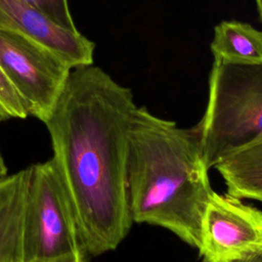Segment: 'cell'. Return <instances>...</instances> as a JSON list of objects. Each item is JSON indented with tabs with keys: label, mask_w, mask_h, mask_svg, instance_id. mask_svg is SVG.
<instances>
[{
	"label": "cell",
	"mask_w": 262,
	"mask_h": 262,
	"mask_svg": "<svg viewBox=\"0 0 262 262\" xmlns=\"http://www.w3.org/2000/svg\"><path fill=\"white\" fill-rule=\"evenodd\" d=\"M130 88L92 64L73 68L44 124L88 258L115 250L133 221L127 191Z\"/></svg>",
	"instance_id": "6da1fadb"
},
{
	"label": "cell",
	"mask_w": 262,
	"mask_h": 262,
	"mask_svg": "<svg viewBox=\"0 0 262 262\" xmlns=\"http://www.w3.org/2000/svg\"><path fill=\"white\" fill-rule=\"evenodd\" d=\"M209 171L196 125L182 128L138 106L127 163L133 223L165 228L196 249L203 214L214 191Z\"/></svg>",
	"instance_id": "7a4b0ae2"
},
{
	"label": "cell",
	"mask_w": 262,
	"mask_h": 262,
	"mask_svg": "<svg viewBox=\"0 0 262 262\" xmlns=\"http://www.w3.org/2000/svg\"><path fill=\"white\" fill-rule=\"evenodd\" d=\"M195 125L209 169L262 138V61L215 58L206 110Z\"/></svg>",
	"instance_id": "3957f363"
},
{
	"label": "cell",
	"mask_w": 262,
	"mask_h": 262,
	"mask_svg": "<svg viewBox=\"0 0 262 262\" xmlns=\"http://www.w3.org/2000/svg\"><path fill=\"white\" fill-rule=\"evenodd\" d=\"M23 252L24 262L88 258L52 159L29 167L23 216Z\"/></svg>",
	"instance_id": "277c9868"
},
{
	"label": "cell",
	"mask_w": 262,
	"mask_h": 262,
	"mask_svg": "<svg viewBox=\"0 0 262 262\" xmlns=\"http://www.w3.org/2000/svg\"><path fill=\"white\" fill-rule=\"evenodd\" d=\"M0 67L28 113L48 118L73 69L58 53L27 36L0 29Z\"/></svg>",
	"instance_id": "5b68a950"
},
{
	"label": "cell",
	"mask_w": 262,
	"mask_h": 262,
	"mask_svg": "<svg viewBox=\"0 0 262 262\" xmlns=\"http://www.w3.org/2000/svg\"><path fill=\"white\" fill-rule=\"evenodd\" d=\"M196 249L203 262H234L262 255V211L228 193L213 191Z\"/></svg>",
	"instance_id": "8992f818"
},
{
	"label": "cell",
	"mask_w": 262,
	"mask_h": 262,
	"mask_svg": "<svg viewBox=\"0 0 262 262\" xmlns=\"http://www.w3.org/2000/svg\"><path fill=\"white\" fill-rule=\"evenodd\" d=\"M0 29L27 36L61 55L72 68L93 63L95 44L59 28L23 0H0Z\"/></svg>",
	"instance_id": "52a82bcc"
},
{
	"label": "cell",
	"mask_w": 262,
	"mask_h": 262,
	"mask_svg": "<svg viewBox=\"0 0 262 262\" xmlns=\"http://www.w3.org/2000/svg\"><path fill=\"white\" fill-rule=\"evenodd\" d=\"M29 168L0 178V262H24L23 216Z\"/></svg>",
	"instance_id": "ba28073f"
},
{
	"label": "cell",
	"mask_w": 262,
	"mask_h": 262,
	"mask_svg": "<svg viewBox=\"0 0 262 262\" xmlns=\"http://www.w3.org/2000/svg\"><path fill=\"white\" fill-rule=\"evenodd\" d=\"M214 169L223 179L228 194L262 202V138L230 154Z\"/></svg>",
	"instance_id": "9c48e42d"
},
{
	"label": "cell",
	"mask_w": 262,
	"mask_h": 262,
	"mask_svg": "<svg viewBox=\"0 0 262 262\" xmlns=\"http://www.w3.org/2000/svg\"><path fill=\"white\" fill-rule=\"evenodd\" d=\"M214 58L230 61H262V32L249 24L223 20L214 28L211 42Z\"/></svg>",
	"instance_id": "30bf717a"
},
{
	"label": "cell",
	"mask_w": 262,
	"mask_h": 262,
	"mask_svg": "<svg viewBox=\"0 0 262 262\" xmlns=\"http://www.w3.org/2000/svg\"><path fill=\"white\" fill-rule=\"evenodd\" d=\"M61 29L78 32L68 0H23Z\"/></svg>",
	"instance_id": "8fae6325"
},
{
	"label": "cell",
	"mask_w": 262,
	"mask_h": 262,
	"mask_svg": "<svg viewBox=\"0 0 262 262\" xmlns=\"http://www.w3.org/2000/svg\"><path fill=\"white\" fill-rule=\"evenodd\" d=\"M28 113L17 92L0 67V120L25 119Z\"/></svg>",
	"instance_id": "7c38bea8"
},
{
	"label": "cell",
	"mask_w": 262,
	"mask_h": 262,
	"mask_svg": "<svg viewBox=\"0 0 262 262\" xmlns=\"http://www.w3.org/2000/svg\"><path fill=\"white\" fill-rule=\"evenodd\" d=\"M48 262H89V259L86 257H71V258H63Z\"/></svg>",
	"instance_id": "4fadbf2b"
},
{
	"label": "cell",
	"mask_w": 262,
	"mask_h": 262,
	"mask_svg": "<svg viewBox=\"0 0 262 262\" xmlns=\"http://www.w3.org/2000/svg\"><path fill=\"white\" fill-rule=\"evenodd\" d=\"M7 174V168L5 166V163H4V160H3V157L0 152V178L6 176Z\"/></svg>",
	"instance_id": "5bb4252c"
},
{
	"label": "cell",
	"mask_w": 262,
	"mask_h": 262,
	"mask_svg": "<svg viewBox=\"0 0 262 262\" xmlns=\"http://www.w3.org/2000/svg\"><path fill=\"white\" fill-rule=\"evenodd\" d=\"M234 262H262V255L251 257V258H247V259H244V260L234 261Z\"/></svg>",
	"instance_id": "9a60e30c"
},
{
	"label": "cell",
	"mask_w": 262,
	"mask_h": 262,
	"mask_svg": "<svg viewBox=\"0 0 262 262\" xmlns=\"http://www.w3.org/2000/svg\"><path fill=\"white\" fill-rule=\"evenodd\" d=\"M256 3V7H257V11L259 14V18L262 21V0H254Z\"/></svg>",
	"instance_id": "2e32d148"
},
{
	"label": "cell",
	"mask_w": 262,
	"mask_h": 262,
	"mask_svg": "<svg viewBox=\"0 0 262 262\" xmlns=\"http://www.w3.org/2000/svg\"><path fill=\"white\" fill-rule=\"evenodd\" d=\"M0 121H1V120H0Z\"/></svg>",
	"instance_id": "e0dca14e"
}]
</instances>
